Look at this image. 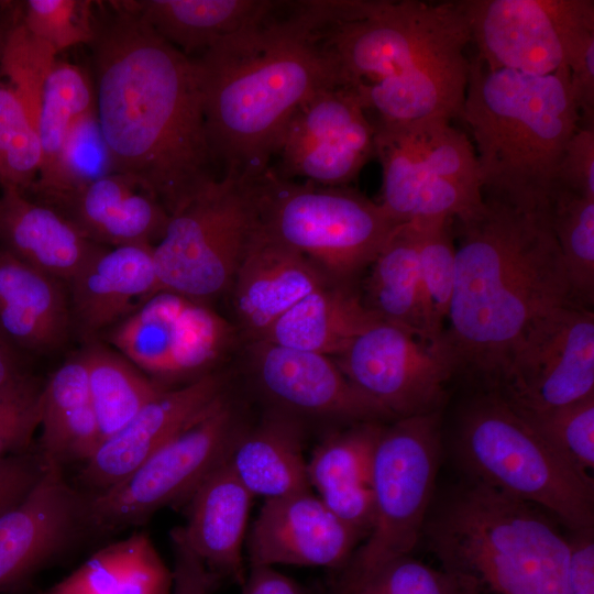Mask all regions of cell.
<instances>
[{
  "instance_id": "cell-19",
  "label": "cell",
  "mask_w": 594,
  "mask_h": 594,
  "mask_svg": "<svg viewBox=\"0 0 594 594\" xmlns=\"http://www.w3.org/2000/svg\"><path fill=\"white\" fill-rule=\"evenodd\" d=\"M232 375L218 370L185 385L165 388L85 462L79 479L102 492L118 484L231 388Z\"/></svg>"
},
{
  "instance_id": "cell-33",
  "label": "cell",
  "mask_w": 594,
  "mask_h": 594,
  "mask_svg": "<svg viewBox=\"0 0 594 594\" xmlns=\"http://www.w3.org/2000/svg\"><path fill=\"white\" fill-rule=\"evenodd\" d=\"M38 453L59 465L87 462L102 442L91 406L85 364L76 355L44 383Z\"/></svg>"
},
{
  "instance_id": "cell-1",
  "label": "cell",
  "mask_w": 594,
  "mask_h": 594,
  "mask_svg": "<svg viewBox=\"0 0 594 594\" xmlns=\"http://www.w3.org/2000/svg\"><path fill=\"white\" fill-rule=\"evenodd\" d=\"M96 23V107L116 172L169 215L216 182L199 76L189 57L119 2Z\"/></svg>"
},
{
  "instance_id": "cell-40",
  "label": "cell",
  "mask_w": 594,
  "mask_h": 594,
  "mask_svg": "<svg viewBox=\"0 0 594 594\" xmlns=\"http://www.w3.org/2000/svg\"><path fill=\"white\" fill-rule=\"evenodd\" d=\"M114 172L96 110L73 127L55 163L32 189L42 198L77 189Z\"/></svg>"
},
{
  "instance_id": "cell-44",
  "label": "cell",
  "mask_w": 594,
  "mask_h": 594,
  "mask_svg": "<svg viewBox=\"0 0 594 594\" xmlns=\"http://www.w3.org/2000/svg\"><path fill=\"white\" fill-rule=\"evenodd\" d=\"M92 2L82 0H28L21 22L38 40L57 53L90 44L95 37Z\"/></svg>"
},
{
  "instance_id": "cell-31",
  "label": "cell",
  "mask_w": 594,
  "mask_h": 594,
  "mask_svg": "<svg viewBox=\"0 0 594 594\" xmlns=\"http://www.w3.org/2000/svg\"><path fill=\"white\" fill-rule=\"evenodd\" d=\"M380 320L353 284L331 282L295 304L257 340L337 358Z\"/></svg>"
},
{
  "instance_id": "cell-7",
  "label": "cell",
  "mask_w": 594,
  "mask_h": 594,
  "mask_svg": "<svg viewBox=\"0 0 594 594\" xmlns=\"http://www.w3.org/2000/svg\"><path fill=\"white\" fill-rule=\"evenodd\" d=\"M253 182L258 229L307 257L333 283L353 284L400 224L380 202L349 186L296 183L272 165Z\"/></svg>"
},
{
  "instance_id": "cell-55",
  "label": "cell",
  "mask_w": 594,
  "mask_h": 594,
  "mask_svg": "<svg viewBox=\"0 0 594 594\" xmlns=\"http://www.w3.org/2000/svg\"><path fill=\"white\" fill-rule=\"evenodd\" d=\"M12 23L13 22H9L8 19H3L0 15V58H1V55H2V51H3V46H4V42H6V38H7L8 31L10 29V26L12 25Z\"/></svg>"
},
{
  "instance_id": "cell-23",
  "label": "cell",
  "mask_w": 594,
  "mask_h": 594,
  "mask_svg": "<svg viewBox=\"0 0 594 594\" xmlns=\"http://www.w3.org/2000/svg\"><path fill=\"white\" fill-rule=\"evenodd\" d=\"M38 201L58 211L89 241L108 248L154 246L170 217L136 179L119 172Z\"/></svg>"
},
{
  "instance_id": "cell-26",
  "label": "cell",
  "mask_w": 594,
  "mask_h": 594,
  "mask_svg": "<svg viewBox=\"0 0 594 594\" xmlns=\"http://www.w3.org/2000/svg\"><path fill=\"white\" fill-rule=\"evenodd\" d=\"M464 50H444L397 77L353 89L365 112L380 121L461 119L470 70Z\"/></svg>"
},
{
  "instance_id": "cell-3",
  "label": "cell",
  "mask_w": 594,
  "mask_h": 594,
  "mask_svg": "<svg viewBox=\"0 0 594 594\" xmlns=\"http://www.w3.org/2000/svg\"><path fill=\"white\" fill-rule=\"evenodd\" d=\"M282 4L194 58L223 174L261 175L295 111L322 89L345 87L320 41L314 1L289 2L278 15Z\"/></svg>"
},
{
  "instance_id": "cell-56",
  "label": "cell",
  "mask_w": 594,
  "mask_h": 594,
  "mask_svg": "<svg viewBox=\"0 0 594 594\" xmlns=\"http://www.w3.org/2000/svg\"><path fill=\"white\" fill-rule=\"evenodd\" d=\"M6 4H7V2L0 1V15H1V9H3Z\"/></svg>"
},
{
  "instance_id": "cell-37",
  "label": "cell",
  "mask_w": 594,
  "mask_h": 594,
  "mask_svg": "<svg viewBox=\"0 0 594 594\" xmlns=\"http://www.w3.org/2000/svg\"><path fill=\"white\" fill-rule=\"evenodd\" d=\"M548 211L572 297L590 308L594 301V199L556 186Z\"/></svg>"
},
{
  "instance_id": "cell-52",
  "label": "cell",
  "mask_w": 594,
  "mask_h": 594,
  "mask_svg": "<svg viewBox=\"0 0 594 594\" xmlns=\"http://www.w3.org/2000/svg\"><path fill=\"white\" fill-rule=\"evenodd\" d=\"M44 383L28 372L0 385V418L38 402L42 397Z\"/></svg>"
},
{
  "instance_id": "cell-35",
  "label": "cell",
  "mask_w": 594,
  "mask_h": 594,
  "mask_svg": "<svg viewBox=\"0 0 594 594\" xmlns=\"http://www.w3.org/2000/svg\"><path fill=\"white\" fill-rule=\"evenodd\" d=\"M419 285L418 229L413 220L394 229L371 264L363 300L382 320L425 334Z\"/></svg>"
},
{
  "instance_id": "cell-45",
  "label": "cell",
  "mask_w": 594,
  "mask_h": 594,
  "mask_svg": "<svg viewBox=\"0 0 594 594\" xmlns=\"http://www.w3.org/2000/svg\"><path fill=\"white\" fill-rule=\"evenodd\" d=\"M358 594H462L457 581L408 556L381 568Z\"/></svg>"
},
{
  "instance_id": "cell-16",
  "label": "cell",
  "mask_w": 594,
  "mask_h": 594,
  "mask_svg": "<svg viewBox=\"0 0 594 594\" xmlns=\"http://www.w3.org/2000/svg\"><path fill=\"white\" fill-rule=\"evenodd\" d=\"M244 349L249 382L265 407L333 428L395 420L354 386L331 356L264 340L245 341Z\"/></svg>"
},
{
  "instance_id": "cell-12",
  "label": "cell",
  "mask_w": 594,
  "mask_h": 594,
  "mask_svg": "<svg viewBox=\"0 0 594 594\" xmlns=\"http://www.w3.org/2000/svg\"><path fill=\"white\" fill-rule=\"evenodd\" d=\"M102 336L165 388L221 370L242 338L237 326L209 304L165 289Z\"/></svg>"
},
{
  "instance_id": "cell-46",
  "label": "cell",
  "mask_w": 594,
  "mask_h": 594,
  "mask_svg": "<svg viewBox=\"0 0 594 594\" xmlns=\"http://www.w3.org/2000/svg\"><path fill=\"white\" fill-rule=\"evenodd\" d=\"M556 186L594 199V125H579L570 138L559 164Z\"/></svg>"
},
{
  "instance_id": "cell-24",
  "label": "cell",
  "mask_w": 594,
  "mask_h": 594,
  "mask_svg": "<svg viewBox=\"0 0 594 594\" xmlns=\"http://www.w3.org/2000/svg\"><path fill=\"white\" fill-rule=\"evenodd\" d=\"M386 424L364 421L334 428L307 461L310 487L363 540L373 524L374 458Z\"/></svg>"
},
{
  "instance_id": "cell-38",
  "label": "cell",
  "mask_w": 594,
  "mask_h": 594,
  "mask_svg": "<svg viewBox=\"0 0 594 594\" xmlns=\"http://www.w3.org/2000/svg\"><path fill=\"white\" fill-rule=\"evenodd\" d=\"M414 221L418 229L422 330L430 339L443 341L455 278V245L451 232L453 219Z\"/></svg>"
},
{
  "instance_id": "cell-54",
  "label": "cell",
  "mask_w": 594,
  "mask_h": 594,
  "mask_svg": "<svg viewBox=\"0 0 594 594\" xmlns=\"http://www.w3.org/2000/svg\"><path fill=\"white\" fill-rule=\"evenodd\" d=\"M22 353L0 332V385L29 372L24 367Z\"/></svg>"
},
{
  "instance_id": "cell-13",
  "label": "cell",
  "mask_w": 594,
  "mask_h": 594,
  "mask_svg": "<svg viewBox=\"0 0 594 594\" xmlns=\"http://www.w3.org/2000/svg\"><path fill=\"white\" fill-rule=\"evenodd\" d=\"M471 42L490 69L544 76L594 33L592 0H462Z\"/></svg>"
},
{
  "instance_id": "cell-22",
  "label": "cell",
  "mask_w": 594,
  "mask_h": 594,
  "mask_svg": "<svg viewBox=\"0 0 594 594\" xmlns=\"http://www.w3.org/2000/svg\"><path fill=\"white\" fill-rule=\"evenodd\" d=\"M72 328L85 343L161 290L151 245L103 246L67 282Z\"/></svg>"
},
{
  "instance_id": "cell-18",
  "label": "cell",
  "mask_w": 594,
  "mask_h": 594,
  "mask_svg": "<svg viewBox=\"0 0 594 594\" xmlns=\"http://www.w3.org/2000/svg\"><path fill=\"white\" fill-rule=\"evenodd\" d=\"M29 494L0 516V594L48 565L88 528L87 498L47 461Z\"/></svg>"
},
{
  "instance_id": "cell-2",
  "label": "cell",
  "mask_w": 594,
  "mask_h": 594,
  "mask_svg": "<svg viewBox=\"0 0 594 594\" xmlns=\"http://www.w3.org/2000/svg\"><path fill=\"white\" fill-rule=\"evenodd\" d=\"M458 224L444 340L457 374L492 389L531 322L558 307L578 304L548 210H525L484 197L482 208Z\"/></svg>"
},
{
  "instance_id": "cell-42",
  "label": "cell",
  "mask_w": 594,
  "mask_h": 594,
  "mask_svg": "<svg viewBox=\"0 0 594 594\" xmlns=\"http://www.w3.org/2000/svg\"><path fill=\"white\" fill-rule=\"evenodd\" d=\"M515 410L579 471L594 469V394L546 410Z\"/></svg>"
},
{
  "instance_id": "cell-9",
  "label": "cell",
  "mask_w": 594,
  "mask_h": 594,
  "mask_svg": "<svg viewBox=\"0 0 594 594\" xmlns=\"http://www.w3.org/2000/svg\"><path fill=\"white\" fill-rule=\"evenodd\" d=\"M442 411L387 422L373 468L371 530L336 571L327 594H358L381 568L410 554L435 497L443 451Z\"/></svg>"
},
{
  "instance_id": "cell-39",
  "label": "cell",
  "mask_w": 594,
  "mask_h": 594,
  "mask_svg": "<svg viewBox=\"0 0 594 594\" xmlns=\"http://www.w3.org/2000/svg\"><path fill=\"white\" fill-rule=\"evenodd\" d=\"M96 110V89L89 76L75 64L56 61L37 117L43 154L38 177L53 166L73 127Z\"/></svg>"
},
{
  "instance_id": "cell-21",
  "label": "cell",
  "mask_w": 594,
  "mask_h": 594,
  "mask_svg": "<svg viewBox=\"0 0 594 594\" xmlns=\"http://www.w3.org/2000/svg\"><path fill=\"white\" fill-rule=\"evenodd\" d=\"M329 283L311 261L256 227L227 294L234 324L244 341L257 340L289 308Z\"/></svg>"
},
{
  "instance_id": "cell-32",
  "label": "cell",
  "mask_w": 594,
  "mask_h": 594,
  "mask_svg": "<svg viewBox=\"0 0 594 594\" xmlns=\"http://www.w3.org/2000/svg\"><path fill=\"white\" fill-rule=\"evenodd\" d=\"M158 36L190 57L251 25L277 3L270 0L120 1Z\"/></svg>"
},
{
  "instance_id": "cell-51",
  "label": "cell",
  "mask_w": 594,
  "mask_h": 594,
  "mask_svg": "<svg viewBox=\"0 0 594 594\" xmlns=\"http://www.w3.org/2000/svg\"><path fill=\"white\" fill-rule=\"evenodd\" d=\"M42 397L35 404L0 418V458L26 452L40 427Z\"/></svg>"
},
{
  "instance_id": "cell-14",
  "label": "cell",
  "mask_w": 594,
  "mask_h": 594,
  "mask_svg": "<svg viewBox=\"0 0 594 594\" xmlns=\"http://www.w3.org/2000/svg\"><path fill=\"white\" fill-rule=\"evenodd\" d=\"M361 392L395 419L442 411L448 385L457 375L446 340L380 320L336 359Z\"/></svg>"
},
{
  "instance_id": "cell-53",
  "label": "cell",
  "mask_w": 594,
  "mask_h": 594,
  "mask_svg": "<svg viewBox=\"0 0 594 594\" xmlns=\"http://www.w3.org/2000/svg\"><path fill=\"white\" fill-rule=\"evenodd\" d=\"M242 594H308L290 578L277 572L273 566H250Z\"/></svg>"
},
{
  "instance_id": "cell-27",
  "label": "cell",
  "mask_w": 594,
  "mask_h": 594,
  "mask_svg": "<svg viewBox=\"0 0 594 594\" xmlns=\"http://www.w3.org/2000/svg\"><path fill=\"white\" fill-rule=\"evenodd\" d=\"M253 495L228 460L195 491L183 526L193 550L218 579L242 586L246 578L243 543Z\"/></svg>"
},
{
  "instance_id": "cell-20",
  "label": "cell",
  "mask_w": 594,
  "mask_h": 594,
  "mask_svg": "<svg viewBox=\"0 0 594 594\" xmlns=\"http://www.w3.org/2000/svg\"><path fill=\"white\" fill-rule=\"evenodd\" d=\"M363 537L310 491L265 499L246 539L250 566L341 569Z\"/></svg>"
},
{
  "instance_id": "cell-29",
  "label": "cell",
  "mask_w": 594,
  "mask_h": 594,
  "mask_svg": "<svg viewBox=\"0 0 594 594\" xmlns=\"http://www.w3.org/2000/svg\"><path fill=\"white\" fill-rule=\"evenodd\" d=\"M0 248L67 284L103 245L89 241L54 208L21 190L3 188Z\"/></svg>"
},
{
  "instance_id": "cell-36",
  "label": "cell",
  "mask_w": 594,
  "mask_h": 594,
  "mask_svg": "<svg viewBox=\"0 0 594 594\" xmlns=\"http://www.w3.org/2000/svg\"><path fill=\"white\" fill-rule=\"evenodd\" d=\"M102 442L120 431L165 387L110 345L95 340L79 353ZM101 442V443H102Z\"/></svg>"
},
{
  "instance_id": "cell-10",
  "label": "cell",
  "mask_w": 594,
  "mask_h": 594,
  "mask_svg": "<svg viewBox=\"0 0 594 594\" xmlns=\"http://www.w3.org/2000/svg\"><path fill=\"white\" fill-rule=\"evenodd\" d=\"M251 422L233 387L156 450L129 476L87 498L88 528L114 531L143 524L165 506L187 503L229 459Z\"/></svg>"
},
{
  "instance_id": "cell-48",
  "label": "cell",
  "mask_w": 594,
  "mask_h": 594,
  "mask_svg": "<svg viewBox=\"0 0 594 594\" xmlns=\"http://www.w3.org/2000/svg\"><path fill=\"white\" fill-rule=\"evenodd\" d=\"M45 464L40 453L28 451L0 458V516L29 494Z\"/></svg>"
},
{
  "instance_id": "cell-34",
  "label": "cell",
  "mask_w": 594,
  "mask_h": 594,
  "mask_svg": "<svg viewBox=\"0 0 594 594\" xmlns=\"http://www.w3.org/2000/svg\"><path fill=\"white\" fill-rule=\"evenodd\" d=\"M173 572L145 531L110 543L41 594H172Z\"/></svg>"
},
{
  "instance_id": "cell-6",
  "label": "cell",
  "mask_w": 594,
  "mask_h": 594,
  "mask_svg": "<svg viewBox=\"0 0 594 594\" xmlns=\"http://www.w3.org/2000/svg\"><path fill=\"white\" fill-rule=\"evenodd\" d=\"M451 448L466 479L538 506L568 531L594 527L592 476L557 452L496 391L480 388L460 406Z\"/></svg>"
},
{
  "instance_id": "cell-15",
  "label": "cell",
  "mask_w": 594,
  "mask_h": 594,
  "mask_svg": "<svg viewBox=\"0 0 594 594\" xmlns=\"http://www.w3.org/2000/svg\"><path fill=\"white\" fill-rule=\"evenodd\" d=\"M518 410H546L594 394V314L558 307L531 322L509 352L496 385Z\"/></svg>"
},
{
  "instance_id": "cell-17",
  "label": "cell",
  "mask_w": 594,
  "mask_h": 594,
  "mask_svg": "<svg viewBox=\"0 0 594 594\" xmlns=\"http://www.w3.org/2000/svg\"><path fill=\"white\" fill-rule=\"evenodd\" d=\"M375 128L353 88L332 87L308 98L290 118L274 157L284 178L349 186L375 156Z\"/></svg>"
},
{
  "instance_id": "cell-11",
  "label": "cell",
  "mask_w": 594,
  "mask_h": 594,
  "mask_svg": "<svg viewBox=\"0 0 594 594\" xmlns=\"http://www.w3.org/2000/svg\"><path fill=\"white\" fill-rule=\"evenodd\" d=\"M253 178L223 174L170 215L153 246L161 290L207 304L228 294L257 227Z\"/></svg>"
},
{
  "instance_id": "cell-43",
  "label": "cell",
  "mask_w": 594,
  "mask_h": 594,
  "mask_svg": "<svg viewBox=\"0 0 594 594\" xmlns=\"http://www.w3.org/2000/svg\"><path fill=\"white\" fill-rule=\"evenodd\" d=\"M57 52L32 35L21 20L10 26L0 58V75L21 100L37 128L45 81Z\"/></svg>"
},
{
  "instance_id": "cell-30",
  "label": "cell",
  "mask_w": 594,
  "mask_h": 594,
  "mask_svg": "<svg viewBox=\"0 0 594 594\" xmlns=\"http://www.w3.org/2000/svg\"><path fill=\"white\" fill-rule=\"evenodd\" d=\"M307 424L265 407L238 439L228 463L253 496L282 497L310 491L304 442Z\"/></svg>"
},
{
  "instance_id": "cell-5",
  "label": "cell",
  "mask_w": 594,
  "mask_h": 594,
  "mask_svg": "<svg viewBox=\"0 0 594 594\" xmlns=\"http://www.w3.org/2000/svg\"><path fill=\"white\" fill-rule=\"evenodd\" d=\"M461 119L475 141L485 197L548 210L563 151L580 125L568 67L536 76L474 58Z\"/></svg>"
},
{
  "instance_id": "cell-4",
  "label": "cell",
  "mask_w": 594,
  "mask_h": 594,
  "mask_svg": "<svg viewBox=\"0 0 594 594\" xmlns=\"http://www.w3.org/2000/svg\"><path fill=\"white\" fill-rule=\"evenodd\" d=\"M556 522L465 477L433 497L421 536L462 594H569V542Z\"/></svg>"
},
{
  "instance_id": "cell-25",
  "label": "cell",
  "mask_w": 594,
  "mask_h": 594,
  "mask_svg": "<svg viewBox=\"0 0 594 594\" xmlns=\"http://www.w3.org/2000/svg\"><path fill=\"white\" fill-rule=\"evenodd\" d=\"M72 328L67 284L0 248V332L21 352L59 349Z\"/></svg>"
},
{
  "instance_id": "cell-50",
  "label": "cell",
  "mask_w": 594,
  "mask_h": 594,
  "mask_svg": "<svg viewBox=\"0 0 594 594\" xmlns=\"http://www.w3.org/2000/svg\"><path fill=\"white\" fill-rule=\"evenodd\" d=\"M569 594H594V527L568 531Z\"/></svg>"
},
{
  "instance_id": "cell-41",
  "label": "cell",
  "mask_w": 594,
  "mask_h": 594,
  "mask_svg": "<svg viewBox=\"0 0 594 594\" xmlns=\"http://www.w3.org/2000/svg\"><path fill=\"white\" fill-rule=\"evenodd\" d=\"M36 124L12 88L0 79V187L25 193L42 166Z\"/></svg>"
},
{
  "instance_id": "cell-47",
  "label": "cell",
  "mask_w": 594,
  "mask_h": 594,
  "mask_svg": "<svg viewBox=\"0 0 594 594\" xmlns=\"http://www.w3.org/2000/svg\"><path fill=\"white\" fill-rule=\"evenodd\" d=\"M174 557L172 594H211L218 579L187 541L183 526L170 531Z\"/></svg>"
},
{
  "instance_id": "cell-49",
  "label": "cell",
  "mask_w": 594,
  "mask_h": 594,
  "mask_svg": "<svg viewBox=\"0 0 594 594\" xmlns=\"http://www.w3.org/2000/svg\"><path fill=\"white\" fill-rule=\"evenodd\" d=\"M566 67L571 95L580 116V127H592L594 125V33L580 44Z\"/></svg>"
},
{
  "instance_id": "cell-8",
  "label": "cell",
  "mask_w": 594,
  "mask_h": 594,
  "mask_svg": "<svg viewBox=\"0 0 594 594\" xmlns=\"http://www.w3.org/2000/svg\"><path fill=\"white\" fill-rule=\"evenodd\" d=\"M319 16L320 41L350 88L471 42L462 1L323 0Z\"/></svg>"
},
{
  "instance_id": "cell-28",
  "label": "cell",
  "mask_w": 594,
  "mask_h": 594,
  "mask_svg": "<svg viewBox=\"0 0 594 594\" xmlns=\"http://www.w3.org/2000/svg\"><path fill=\"white\" fill-rule=\"evenodd\" d=\"M375 156L382 166L381 206L397 222L450 218L480 210L483 193L440 177L420 163L383 122L374 124Z\"/></svg>"
}]
</instances>
